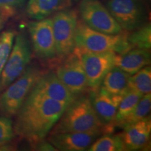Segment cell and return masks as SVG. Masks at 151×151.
<instances>
[{
    "mask_svg": "<svg viewBox=\"0 0 151 151\" xmlns=\"http://www.w3.org/2000/svg\"><path fill=\"white\" fill-rule=\"evenodd\" d=\"M151 109V94L142 96L134 109L119 123L118 127L124 128L129 124H134L148 116Z\"/></svg>",
    "mask_w": 151,
    "mask_h": 151,
    "instance_id": "ffe728a7",
    "label": "cell"
},
{
    "mask_svg": "<svg viewBox=\"0 0 151 151\" xmlns=\"http://www.w3.org/2000/svg\"><path fill=\"white\" fill-rule=\"evenodd\" d=\"M32 147L37 150H57V149L52 144H50L48 141H45L44 139L38 141Z\"/></svg>",
    "mask_w": 151,
    "mask_h": 151,
    "instance_id": "4316f807",
    "label": "cell"
},
{
    "mask_svg": "<svg viewBox=\"0 0 151 151\" xmlns=\"http://www.w3.org/2000/svg\"><path fill=\"white\" fill-rule=\"evenodd\" d=\"M16 32L7 30L0 35V76L12 50Z\"/></svg>",
    "mask_w": 151,
    "mask_h": 151,
    "instance_id": "cb8c5ba5",
    "label": "cell"
},
{
    "mask_svg": "<svg viewBox=\"0 0 151 151\" xmlns=\"http://www.w3.org/2000/svg\"><path fill=\"white\" fill-rule=\"evenodd\" d=\"M31 57L29 40L23 34H19L16 36L14 48L1 73V89L8 87L24 72L31 60Z\"/></svg>",
    "mask_w": 151,
    "mask_h": 151,
    "instance_id": "9c48e42d",
    "label": "cell"
},
{
    "mask_svg": "<svg viewBox=\"0 0 151 151\" xmlns=\"http://www.w3.org/2000/svg\"><path fill=\"white\" fill-rule=\"evenodd\" d=\"M43 74L37 66H29L0 95V112L5 116H16L38 79Z\"/></svg>",
    "mask_w": 151,
    "mask_h": 151,
    "instance_id": "277c9868",
    "label": "cell"
},
{
    "mask_svg": "<svg viewBox=\"0 0 151 151\" xmlns=\"http://www.w3.org/2000/svg\"><path fill=\"white\" fill-rule=\"evenodd\" d=\"M67 106L33 87L17 113L14 132L32 146L45 139Z\"/></svg>",
    "mask_w": 151,
    "mask_h": 151,
    "instance_id": "6da1fadb",
    "label": "cell"
},
{
    "mask_svg": "<svg viewBox=\"0 0 151 151\" xmlns=\"http://www.w3.org/2000/svg\"><path fill=\"white\" fill-rule=\"evenodd\" d=\"M130 76L127 88L139 92L142 95L150 93L151 91V68L150 65L145 66L140 70Z\"/></svg>",
    "mask_w": 151,
    "mask_h": 151,
    "instance_id": "d6986e66",
    "label": "cell"
},
{
    "mask_svg": "<svg viewBox=\"0 0 151 151\" xmlns=\"http://www.w3.org/2000/svg\"><path fill=\"white\" fill-rule=\"evenodd\" d=\"M127 41L132 48L150 50L151 48V26L146 23L141 27L128 33Z\"/></svg>",
    "mask_w": 151,
    "mask_h": 151,
    "instance_id": "7402d4cb",
    "label": "cell"
},
{
    "mask_svg": "<svg viewBox=\"0 0 151 151\" xmlns=\"http://www.w3.org/2000/svg\"><path fill=\"white\" fill-rule=\"evenodd\" d=\"M130 75L120 68L113 67L103 78L99 88L106 93L115 95L126 92Z\"/></svg>",
    "mask_w": 151,
    "mask_h": 151,
    "instance_id": "ac0fdd59",
    "label": "cell"
},
{
    "mask_svg": "<svg viewBox=\"0 0 151 151\" xmlns=\"http://www.w3.org/2000/svg\"><path fill=\"white\" fill-rule=\"evenodd\" d=\"M0 89H1V88H0Z\"/></svg>",
    "mask_w": 151,
    "mask_h": 151,
    "instance_id": "f1b7e54d",
    "label": "cell"
},
{
    "mask_svg": "<svg viewBox=\"0 0 151 151\" xmlns=\"http://www.w3.org/2000/svg\"><path fill=\"white\" fill-rule=\"evenodd\" d=\"M55 73L66 88L76 97L88 90V81L82 62L74 49L58 63Z\"/></svg>",
    "mask_w": 151,
    "mask_h": 151,
    "instance_id": "30bf717a",
    "label": "cell"
},
{
    "mask_svg": "<svg viewBox=\"0 0 151 151\" xmlns=\"http://www.w3.org/2000/svg\"><path fill=\"white\" fill-rule=\"evenodd\" d=\"M150 116L123 128L118 134L123 141L125 150H139L148 147L150 139Z\"/></svg>",
    "mask_w": 151,
    "mask_h": 151,
    "instance_id": "5bb4252c",
    "label": "cell"
},
{
    "mask_svg": "<svg viewBox=\"0 0 151 151\" xmlns=\"http://www.w3.org/2000/svg\"><path fill=\"white\" fill-rule=\"evenodd\" d=\"M100 132H65L50 134L48 141L57 150L83 151L101 135Z\"/></svg>",
    "mask_w": 151,
    "mask_h": 151,
    "instance_id": "7c38bea8",
    "label": "cell"
},
{
    "mask_svg": "<svg viewBox=\"0 0 151 151\" xmlns=\"http://www.w3.org/2000/svg\"><path fill=\"white\" fill-rule=\"evenodd\" d=\"M12 120L7 116H0V150L8 148L9 143L14 137Z\"/></svg>",
    "mask_w": 151,
    "mask_h": 151,
    "instance_id": "d4e9b609",
    "label": "cell"
},
{
    "mask_svg": "<svg viewBox=\"0 0 151 151\" xmlns=\"http://www.w3.org/2000/svg\"><path fill=\"white\" fill-rule=\"evenodd\" d=\"M142 94L132 90H127L124 94L117 111L114 125L117 126L123 119L134 109L136 105L142 97Z\"/></svg>",
    "mask_w": 151,
    "mask_h": 151,
    "instance_id": "603a6c76",
    "label": "cell"
},
{
    "mask_svg": "<svg viewBox=\"0 0 151 151\" xmlns=\"http://www.w3.org/2000/svg\"><path fill=\"white\" fill-rule=\"evenodd\" d=\"M78 13L81 20L95 31L108 35H117L123 31L99 0H81Z\"/></svg>",
    "mask_w": 151,
    "mask_h": 151,
    "instance_id": "8992f818",
    "label": "cell"
},
{
    "mask_svg": "<svg viewBox=\"0 0 151 151\" xmlns=\"http://www.w3.org/2000/svg\"><path fill=\"white\" fill-rule=\"evenodd\" d=\"M15 14V9L0 8V29H1L9 18Z\"/></svg>",
    "mask_w": 151,
    "mask_h": 151,
    "instance_id": "484cf974",
    "label": "cell"
},
{
    "mask_svg": "<svg viewBox=\"0 0 151 151\" xmlns=\"http://www.w3.org/2000/svg\"><path fill=\"white\" fill-rule=\"evenodd\" d=\"M71 5V0H29L26 13L29 18L42 20Z\"/></svg>",
    "mask_w": 151,
    "mask_h": 151,
    "instance_id": "e0dca14e",
    "label": "cell"
},
{
    "mask_svg": "<svg viewBox=\"0 0 151 151\" xmlns=\"http://www.w3.org/2000/svg\"><path fill=\"white\" fill-rule=\"evenodd\" d=\"M106 8L124 31L132 32L146 23L147 12L141 0H109Z\"/></svg>",
    "mask_w": 151,
    "mask_h": 151,
    "instance_id": "52a82bcc",
    "label": "cell"
},
{
    "mask_svg": "<svg viewBox=\"0 0 151 151\" xmlns=\"http://www.w3.org/2000/svg\"><path fill=\"white\" fill-rule=\"evenodd\" d=\"M126 92L115 95L109 94L99 90L90 92V97L92 106L104 126L114 125L117 111Z\"/></svg>",
    "mask_w": 151,
    "mask_h": 151,
    "instance_id": "4fadbf2b",
    "label": "cell"
},
{
    "mask_svg": "<svg viewBox=\"0 0 151 151\" xmlns=\"http://www.w3.org/2000/svg\"><path fill=\"white\" fill-rule=\"evenodd\" d=\"M28 29L35 54L44 60H57L52 18L30 22Z\"/></svg>",
    "mask_w": 151,
    "mask_h": 151,
    "instance_id": "8fae6325",
    "label": "cell"
},
{
    "mask_svg": "<svg viewBox=\"0 0 151 151\" xmlns=\"http://www.w3.org/2000/svg\"><path fill=\"white\" fill-rule=\"evenodd\" d=\"M89 151H124L125 150L121 137L117 135H106L100 137L90 145Z\"/></svg>",
    "mask_w": 151,
    "mask_h": 151,
    "instance_id": "44dd1931",
    "label": "cell"
},
{
    "mask_svg": "<svg viewBox=\"0 0 151 151\" xmlns=\"http://www.w3.org/2000/svg\"><path fill=\"white\" fill-rule=\"evenodd\" d=\"M104 126L100 122L92 106L90 96H83L67 106L52 127L50 134L65 132H100Z\"/></svg>",
    "mask_w": 151,
    "mask_h": 151,
    "instance_id": "7a4b0ae2",
    "label": "cell"
},
{
    "mask_svg": "<svg viewBox=\"0 0 151 151\" xmlns=\"http://www.w3.org/2000/svg\"><path fill=\"white\" fill-rule=\"evenodd\" d=\"M25 1V0H0V8L16 9L20 6Z\"/></svg>",
    "mask_w": 151,
    "mask_h": 151,
    "instance_id": "83f0119b",
    "label": "cell"
},
{
    "mask_svg": "<svg viewBox=\"0 0 151 151\" xmlns=\"http://www.w3.org/2000/svg\"><path fill=\"white\" fill-rule=\"evenodd\" d=\"M129 32L108 35L91 29L81 20H78L75 35V47L96 53L113 52L124 54L132 49L127 41Z\"/></svg>",
    "mask_w": 151,
    "mask_h": 151,
    "instance_id": "3957f363",
    "label": "cell"
},
{
    "mask_svg": "<svg viewBox=\"0 0 151 151\" xmlns=\"http://www.w3.org/2000/svg\"><path fill=\"white\" fill-rule=\"evenodd\" d=\"M74 50L80 57L90 92L99 90L105 75L114 66L116 52H108L96 53L81 50L75 47Z\"/></svg>",
    "mask_w": 151,
    "mask_h": 151,
    "instance_id": "ba28073f",
    "label": "cell"
},
{
    "mask_svg": "<svg viewBox=\"0 0 151 151\" xmlns=\"http://www.w3.org/2000/svg\"><path fill=\"white\" fill-rule=\"evenodd\" d=\"M34 88L50 99L65 103L69 106L76 98L62 83L56 73H43Z\"/></svg>",
    "mask_w": 151,
    "mask_h": 151,
    "instance_id": "9a60e30c",
    "label": "cell"
},
{
    "mask_svg": "<svg viewBox=\"0 0 151 151\" xmlns=\"http://www.w3.org/2000/svg\"><path fill=\"white\" fill-rule=\"evenodd\" d=\"M78 16V11L75 9H65L57 12L52 17V30L58 63L72 52L75 48Z\"/></svg>",
    "mask_w": 151,
    "mask_h": 151,
    "instance_id": "5b68a950",
    "label": "cell"
},
{
    "mask_svg": "<svg viewBox=\"0 0 151 151\" xmlns=\"http://www.w3.org/2000/svg\"><path fill=\"white\" fill-rule=\"evenodd\" d=\"M150 50L132 48L124 54H116L114 66L120 68L130 76L134 74L145 66L150 65Z\"/></svg>",
    "mask_w": 151,
    "mask_h": 151,
    "instance_id": "2e32d148",
    "label": "cell"
}]
</instances>
